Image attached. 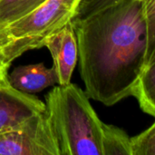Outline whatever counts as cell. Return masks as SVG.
<instances>
[{
  "mask_svg": "<svg viewBox=\"0 0 155 155\" xmlns=\"http://www.w3.org/2000/svg\"><path fill=\"white\" fill-rule=\"evenodd\" d=\"M147 35L145 67L155 63V0H142Z\"/></svg>",
  "mask_w": 155,
  "mask_h": 155,
  "instance_id": "11",
  "label": "cell"
},
{
  "mask_svg": "<svg viewBox=\"0 0 155 155\" xmlns=\"http://www.w3.org/2000/svg\"><path fill=\"white\" fill-rule=\"evenodd\" d=\"M118 1L120 0H81L72 21L84 19Z\"/></svg>",
  "mask_w": 155,
  "mask_h": 155,
  "instance_id": "13",
  "label": "cell"
},
{
  "mask_svg": "<svg viewBox=\"0 0 155 155\" xmlns=\"http://www.w3.org/2000/svg\"><path fill=\"white\" fill-rule=\"evenodd\" d=\"M0 66H2L5 69L9 68V65L6 64L5 55V53H4V50H3V47L1 46V45H0Z\"/></svg>",
  "mask_w": 155,
  "mask_h": 155,
  "instance_id": "15",
  "label": "cell"
},
{
  "mask_svg": "<svg viewBox=\"0 0 155 155\" xmlns=\"http://www.w3.org/2000/svg\"><path fill=\"white\" fill-rule=\"evenodd\" d=\"M45 46L52 55L58 84H70L78 61V44L73 22L51 35L45 41Z\"/></svg>",
  "mask_w": 155,
  "mask_h": 155,
  "instance_id": "6",
  "label": "cell"
},
{
  "mask_svg": "<svg viewBox=\"0 0 155 155\" xmlns=\"http://www.w3.org/2000/svg\"><path fill=\"white\" fill-rule=\"evenodd\" d=\"M103 155H133L132 138L122 129L104 124Z\"/></svg>",
  "mask_w": 155,
  "mask_h": 155,
  "instance_id": "8",
  "label": "cell"
},
{
  "mask_svg": "<svg viewBox=\"0 0 155 155\" xmlns=\"http://www.w3.org/2000/svg\"><path fill=\"white\" fill-rule=\"evenodd\" d=\"M46 0H1L0 30L27 15Z\"/></svg>",
  "mask_w": 155,
  "mask_h": 155,
  "instance_id": "10",
  "label": "cell"
},
{
  "mask_svg": "<svg viewBox=\"0 0 155 155\" xmlns=\"http://www.w3.org/2000/svg\"><path fill=\"white\" fill-rule=\"evenodd\" d=\"M134 96L144 113L155 117V63L145 67Z\"/></svg>",
  "mask_w": 155,
  "mask_h": 155,
  "instance_id": "9",
  "label": "cell"
},
{
  "mask_svg": "<svg viewBox=\"0 0 155 155\" xmlns=\"http://www.w3.org/2000/svg\"><path fill=\"white\" fill-rule=\"evenodd\" d=\"M0 1H1V0H0Z\"/></svg>",
  "mask_w": 155,
  "mask_h": 155,
  "instance_id": "16",
  "label": "cell"
},
{
  "mask_svg": "<svg viewBox=\"0 0 155 155\" xmlns=\"http://www.w3.org/2000/svg\"><path fill=\"white\" fill-rule=\"evenodd\" d=\"M81 0H46L35 10L0 30L6 64L27 51L45 46V41L74 16Z\"/></svg>",
  "mask_w": 155,
  "mask_h": 155,
  "instance_id": "3",
  "label": "cell"
},
{
  "mask_svg": "<svg viewBox=\"0 0 155 155\" xmlns=\"http://www.w3.org/2000/svg\"><path fill=\"white\" fill-rule=\"evenodd\" d=\"M8 69L0 66V86L9 83L8 81Z\"/></svg>",
  "mask_w": 155,
  "mask_h": 155,
  "instance_id": "14",
  "label": "cell"
},
{
  "mask_svg": "<svg viewBox=\"0 0 155 155\" xmlns=\"http://www.w3.org/2000/svg\"><path fill=\"white\" fill-rule=\"evenodd\" d=\"M45 104L59 154L103 155L104 123L77 84H56Z\"/></svg>",
  "mask_w": 155,
  "mask_h": 155,
  "instance_id": "2",
  "label": "cell"
},
{
  "mask_svg": "<svg viewBox=\"0 0 155 155\" xmlns=\"http://www.w3.org/2000/svg\"><path fill=\"white\" fill-rule=\"evenodd\" d=\"M45 104L33 94L15 89L10 83L0 86V133L15 128L32 115L45 111Z\"/></svg>",
  "mask_w": 155,
  "mask_h": 155,
  "instance_id": "5",
  "label": "cell"
},
{
  "mask_svg": "<svg viewBox=\"0 0 155 155\" xmlns=\"http://www.w3.org/2000/svg\"><path fill=\"white\" fill-rule=\"evenodd\" d=\"M73 24L87 95L107 106L134 96L146 61L142 0H120Z\"/></svg>",
  "mask_w": 155,
  "mask_h": 155,
  "instance_id": "1",
  "label": "cell"
},
{
  "mask_svg": "<svg viewBox=\"0 0 155 155\" xmlns=\"http://www.w3.org/2000/svg\"><path fill=\"white\" fill-rule=\"evenodd\" d=\"M133 155H155V122L139 135L132 138Z\"/></svg>",
  "mask_w": 155,
  "mask_h": 155,
  "instance_id": "12",
  "label": "cell"
},
{
  "mask_svg": "<svg viewBox=\"0 0 155 155\" xmlns=\"http://www.w3.org/2000/svg\"><path fill=\"white\" fill-rule=\"evenodd\" d=\"M0 155H60L45 109L0 133Z\"/></svg>",
  "mask_w": 155,
  "mask_h": 155,
  "instance_id": "4",
  "label": "cell"
},
{
  "mask_svg": "<svg viewBox=\"0 0 155 155\" xmlns=\"http://www.w3.org/2000/svg\"><path fill=\"white\" fill-rule=\"evenodd\" d=\"M10 84L19 92L34 94L58 84L56 72L42 63L25 64L15 67L8 74Z\"/></svg>",
  "mask_w": 155,
  "mask_h": 155,
  "instance_id": "7",
  "label": "cell"
}]
</instances>
